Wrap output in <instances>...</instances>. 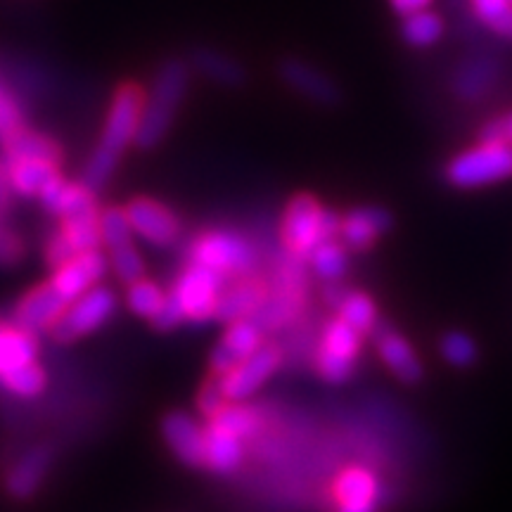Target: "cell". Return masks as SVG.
Returning a JSON list of instances; mask_svg holds the SVG:
<instances>
[{
    "label": "cell",
    "mask_w": 512,
    "mask_h": 512,
    "mask_svg": "<svg viewBox=\"0 0 512 512\" xmlns=\"http://www.w3.org/2000/svg\"><path fill=\"white\" fill-rule=\"evenodd\" d=\"M145 91L136 83H124L114 93L110 112H107L105 128H102L100 143L91 152V157L86 159L81 171V185H86L88 190L98 192L110 183L117 169L121 155L126 152V147L136 143V133L140 124V112H143Z\"/></svg>",
    "instance_id": "6da1fadb"
},
{
    "label": "cell",
    "mask_w": 512,
    "mask_h": 512,
    "mask_svg": "<svg viewBox=\"0 0 512 512\" xmlns=\"http://www.w3.org/2000/svg\"><path fill=\"white\" fill-rule=\"evenodd\" d=\"M190 64L181 57L166 60L152 81L150 93L143 102L140 124L136 133V145L143 150H152L166 138V133L174 126L178 107L188 93Z\"/></svg>",
    "instance_id": "7a4b0ae2"
},
{
    "label": "cell",
    "mask_w": 512,
    "mask_h": 512,
    "mask_svg": "<svg viewBox=\"0 0 512 512\" xmlns=\"http://www.w3.org/2000/svg\"><path fill=\"white\" fill-rule=\"evenodd\" d=\"M190 264H200L223 278H247L254 271L256 252L249 242L230 230H209L192 242Z\"/></svg>",
    "instance_id": "3957f363"
},
{
    "label": "cell",
    "mask_w": 512,
    "mask_h": 512,
    "mask_svg": "<svg viewBox=\"0 0 512 512\" xmlns=\"http://www.w3.org/2000/svg\"><path fill=\"white\" fill-rule=\"evenodd\" d=\"M512 176V143H479L463 155L453 157L446 166V181L453 188L472 190L505 181Z\"/></svg>",
    "instance_id": "277c9868"
},
{
    "label": "cell",
    "mask_w": 512,
    "mask_h": 512,
    "mask_svg": "<svg viewBox=\"0 0 512 512\" xmlns=\"http://www.w3.org/2000/svg\"><path fill=\"white\" fill-rule=\"evenodd\" d=\"M114 309H117V297L110 287L95 285L93 290L81 294L67 306L60 320L50 328L57 342H74V339L91 335V332L100 330L107 320L112 318Z\"/></svg>",
    "instance_id": "5b68a950"
},
{
    "label": "cell",
    "mask_w": 512,
    "mask_h": 512,
    "mask_svg": "<svg viewBox=\"0 0 512 512\" xmlns=\"http://www.w3.org/2000/svg\"><path fill=\"white\" fill-rule=\"evenodd\" d=\"M223 285H226V278H223V275L209 271V268H204L200 264H188L183 268V273L176 278L174 290L169 294L183 309L185 320L204 323V320L214 318L221 292L226 290Z\"/></svg>",
    "instance_id": "8992f818"
},
{
    "label": "cell",
    "mask_w": 512,
    "mask_h": 512,
    "mask_svg": "<svg viewBox=\"0 0 512 512\" xmlns=\"http://www.w3.org/2000/svg\"><path fill=\"white\" fill-rule=\"evenodd\" d=\"M283 363V354L275 344H261L252 356L238 363L233 370H228L226 375L219 377V384L226 394L228 401L242 403L249 396H254L264 387L266 380H271V375L280 368Z\"/></svg>",
    "instance_id": "52a82bcc"
},
{
    "label": "cell",
    "mask_w": 512,
    "mask_h": 512,
    "mask_svg": "<svg viewBox=\"0 0 512 512\" xmlns=\"http://www.w3.org/2000/svg\"><path fill=\"white\" fill-rule=\"evenodd\" d=\"M320 219H323V207L311 195H297L287 204L283 219V240L290 254L304 259L323 242Z\"/></svg>",
    "instance_id": "ba28073f"
},
{
    "label": "cell",
    "mask_w": 512,
    "mask_h": 512,
    "mask_svg": "<svg viewBox=\"0 0 512 512\" xmlns=\"http://www.w3.org/2000/svg\"><path fill=\"white\" fill-rule=\"evenodd\" d=\"M133 233L155 247L174 245L181 235V221L169 207L150 197H138L126 207Z\"/></svg>",
    "instance_id": "9c48e42d"
},
{
    "label": "cell",
    "mask_w": 512,
    "mask_h": 512,
    "mask_svg": "<svg viewBox=\"0 0 512 512\" xmlns=\"http://www.w3.org/2000/svg\"><path fill=\"white\" fill-rule=\"evenodd\" d=\"M107 268L110 266H107L105 254H102L100 249H93V252H83L79 256H74V259H69L67 264H62L60 268H55L50 285L72 304L74 299H79L81 294L93 290V287L105 278Z\"/></svg>",
    "instance_id": "30bf717a"
},
{
    "label": "cell",
    "mask_w": 512,
    "mask_h": 512,
    "mask_svg": "<svg viewBox=\"0 0 512 512\" xmlns=\"http://www.w3.org/2000/svg\"><path fill=\"white\" fill-rule=\"evenodd\" d=\"M261 344H264V330L252 318L235 320V323L228 325L219 347L211 354V368L219 377L226 375L228 370H233L238 363L252 356Z\"/></svg>",
    "instance_id": "8fae6325"
},
{
    "label": "cell",
    "mask_w": 512,
    "mask_h": 512,
    "mask_svg": "<svg viewBox=\"0 0 512 512\" xmlns=\"http://www.w3.org/2000/svg\"><path fill=\"white\" fill-rule=\"evenodd\" d=\"M162 434L171 451L185 465L200 467L207 460V427L188 413H171L162 422Z\"/></svg>",
    "instance_id": "7c38bea8"
},
{
    "label": "cell",
    "mask_w": 512,
    "mask_h": 512,
    "mask_svg": "<svg viewBox=\"0 0 512 512\" xmlns=\"http://www.w3.org/2000/svg\"><path fill=\"white\" fill-rule=\"evenodd\" d=\"M280 76H283V81L292 91L304 95L306 100L316 102V105L330 107L342 100L337 83L328 74H323L309 62L297 60V57H287V60L280 62Z\"/></svg>",
    "instance_id": "4fadbf2b"
},
{
    "label": "cell",
    "mask_w": 512,
    "mask_h": 512,
    "mask_svg": "<svg viewBox=\"0 0 512 512\" xmlns=\"http://www.w3.org/2000/svg\"><path fill=\"white\" fill-rule=\"evenodd\" d=\"M69 302L55 290L53 285H38L36 290H31L15 309V323L19 328L34 332L50 330L60 320V316L67 311Z\"/></svg>",
    "instance_id": "5bb4252c"
},
{
    "label": "cell",
    "mask_w": 512,
    "mask_h": 512,
    "mask_svg": "<svg viewBox=\"0 0 512 512\" xmlns=\"http://www.w3.org/2000/svg\"><path fill=\"white\" fill-rule=\"evenodd\" d=\"M268 297V285L259 278H242L233 287L221 292L219 304H216L214 320L219 323H235V320L252 318L256 309L264 304Z\"/></svg>",
    "instance_id": "9a60e30c"
},
{
    "label": "cell",
    "mask_w": 512,
    "mask_h": 512,
    "mask_svg": "<svg viewBox=\"0 0 512 512\" xmlns=\"http://www.w3.org/2000/svg\"><path fill=\"white\" fill-rule=\"evenodd\" d=\"M375 342H377V351H380L384 366H387L392 373L399 377L403 382H418L422 377V366L415 356V351L411 344L403 339L399 332H394L387 325H375L373 330Z\"/></svg>",
    "instance_id": "2e32d148"
},
{
    "label": "cell",
    "mask_w": 512,
    "mask_h": 512,
    "mask_svg": "<svg viewBox=\"0 0 512 512\" xmlns=\"http://www.w3.org/2000/svg\"><path fill=\"white\" fill-rule=\"evenodd\" d=\"M380 486L373 472L363 467H349L335 482L339 512H373Z\"/></svg>",
    "instance_id": "e0dca14e"
},
{
    "label": "cell",
    "mask_w": 512,
    "mask_h": 512,
    "mask_svg": "<svg viewBox=\"0 0 512 512\" xmlns=\"http://www.w3.org/2000/svg\"><path fill=\"white\" fill-rule=\"evenodd\" d=\"M38 358V339L34 332L19 328L17 323L0 320V377L31 366Z\"/></svg>",
    "instance_id": "ac0fdd59"
},
{
    "label": "cell",
    "mask_w": 512,
    "mask_h": 512,
    "mask_svg": "<svg viewBox=\"0 0 512 512\" xmlns=\"http://www.w3.org/2000/svg\"><path fill=\"white\" fill-rule=\"evenodd\" d=\"M392 226V216L387 209L382 207H361L349 211L342 219V240L354 249H366L380 238L382 233H387Z\"/></svg>",
    "instance_id": "d6986e66"
},
{
    "label": "cell",
    "mask_w": 512,
    "mask_h": 512,
    "mask_svg": "<svg viewBox=\"0 0 512 512\" xmlns=\"http://www.w3.org/2000/svg\"><path fill=\"white\" fill-rule=\"evenodd\" d=\"M3 157L8 162H17V159H31V162H48L57 164L62 162V147L55 143L53 138L43 136V133L29 131V128H17L3 140Z\"/></svg>",
    "instance_id": "ffe728a7"
},
{
    "label": "cell",
    "mask_w": 512,
    "mask_h": 512,
    "mask_svg": "<svg viewBox=\"0 0 512 512\" xmlns=\"http://www.w3.org/2000/svg\"><path fill=\"white\" fill-rule=\"evenodd\" d=\"M188 64L197 74H202L204 79L219 83V86L238 88L247 81L245 67H242L235 57L221 53V50L216 48H207V46L195 48L190 53Z\"/></svg>",
    "instance_id": "44dd1931"
},
{
    "label": "cell",
    "mask_w": 512,
    "mask_h": 512,
    "mask_svg": "<svg viewBox=\"0 0 512 512\" xmlns=\"http://www.w3.org/2000/svg\"><path fill=\"white\" fill-rule=\"evenodd\" d=\"M53 463V448L50 446H34L17 460L8 475V491L15 498H29L36 494L46 477L48 467Z\"/></svg>",
    "instance_id": "7402d4cb"
},
{
    "label": "cell",
    "mask_w": 512,
    "mask_h": 512,
    "mask_svg": "<svg viewBox=\"0 0 512 512\" xmlns=\"http://www.w3.org/2000/svg\"><path fill=\"white\" fill-rule=\"evenodd\" d=\"M242 460H245V444H242V439L209 422L207 460H204V465L219 472V475H230V472L238 470Z\"/></svg>",
    "instance_id": "603a6c76"
},
{
    "label": "cell",
    "mask_w": 512,
    "mask_h": 512,
    "mask_svg": "<svg viewBox=\"0 0 512 512\" xmlns=\"http://www.w3.org/2000/svg\"><path fill=\"white\" fill-rule=\"evenodd\" d=\"M12 192L19 197H38L46 185L60 176V166L48 162H31V159H17L8 162Z\"/></svg>",
    "instance_id": "cb8c5ba5"
},
{
    "label": "cell",
    "mask_w": 512,
    "mask_h": 512,
    "mask_svg": "<svg viewBox=\"0 0 512 512\" xmlns=\"http://www.w3.org/2000/svg\"><path fill=\"white\" fill-rule=\"evenodd\" d=\"M209 422H211V425L221 427V430L235 434V437L247 439V437H254L256 430H259L261 418H259V413H256L252 406H245V403H230L228 401L226 406H223L221 411L216 413Z\"/></svg>",
    "instance_id": "d4e9b609"
},
{
    "label": "cell",
    "mask_w": 512,
    "mask_h": 512,
    "mask_svg": "<svg viewBox=\"0 0 512 512\" xmlns=\"http://www.w3.org/2000/svg\"><path fill=\"white\" fill-rule=\"evenodd\" d=\"M444 24L430 10L413 12V15L403 17V38L408 46L413 48H430L441 38Z\"/></svg>",
    "instance_id": "484cf974"
},
{
    "label": "cell",
    "mask_w": 512,
    "mask_h": 512,
    "mask_svg": "<svg viewBox=\"0 0 512 512\" xmlns=\"http://www.w3.org/2000/svg\"><path fill=\"white\" fill-rule=\"evenodd\" d=\"M339 309V318L344 323H349L351 328L363 332H373L377 325V311L373 299L363 292H347L344 294L342 304L337 306Z\"/></svg>",
    "instance_id": "4316f807"
},
{
    "label": "cell",
    "mask_w": 512,
    "mask_h": 512,
    "mask_svg": "<svg viewBox=\"0 0 512 512\" xmlns=\"http://www.w3.org/2000/svg\"><path fill=\"white\" fill-rule=\"evenodd\" d=\"M98 230H100V242L105 247H110V252L112 249L131 245L133 242L131 221H128L126 209L121 207H110L102 211L98 219Z\"/></svg>",
    "instance_id": "83f0119b"
},
{
    "label": "cell",
    "mask_w": 512,
    "mask_h": 512,
    "mask_svg": "<svg viewBox=\"0 0 512 512\" xmlns=\"http://www.w3.org/2000/svg\"><path fill=\"white\" fill-rule=\"evenodd\" d=\"M309 259L318 278L328 280V283H337L344 271H347V254H344V249L335 240L320 242L309 254Z\"/></svg>",
    "instance_id": "f1b7e54d"
},
{
    "label": "cell",
    "mask_w": 512,
    "mask_h": 512,
    "mask_svg": "<svg viewBox=\"0 0 512 512\" xmlns=\"http://www.w3.org/2000/svg\"><path fill=\"white\" fill-rule=\"evenodd\" d=\"M164 299L166 294L159 290V285L145 278H140L138 283L128 285V292H126L128 309L136 313V316L150 318V320L157 316L159 309H162Z\"/></svg>",
    "instance_id": "f546056e"
},
{
    "label": "cell",
    "mask_w": 512,
    "mask_h": 512,
    "mask_svg": "<svg viewBox=\"0 0 512 512\" xmlns=\"http://www.w3.org/2000/svg\"><path fill=\"white\" fill-rule=\"evenodd\" d=\"M98 219L100 216H91V219H62L60 233L67 238L76 254L93 252V249H98L102 245Z\"/></svg>",
    "instance_id": "4dcf8cb0"
},
{
    "label": "cell",
    "mask_w": 512,
    "mask_h": 512,
    "mask_svg": "<svg viewBox=\"0 0 512 512\" xmlns=\"http://www.w3.org/2000/svg\"><path fill=\"white\" fill-rule=\"evenodd\" d=\"M0 384L10 394L22 396V399H34V396L46 389V373H43V368L38 363H31V366L12 370V373L0 377Z\"/></svg>",
    "instance_id": "1f68e13d"
},
{
    "label": "cell",
    "mask_w": 512,
    "mask_h": 512,
    "mask_svg": "<svg viewBox=\"0 0 512 512\" xmlns=\"http://www.w3.org/2000/svg\"><path fill=\"white\" fill-rule=\"evenodd\" d=\"M323 342V349H328L342 358H349V361H356L358 351H361V332L339 318L332 320L328 328H325Z\"/></svg>",
    "instance_id": "d6a6232c"
},
{
    "label": "cell",
    "mask_w": 512,
    "mask_h": 512,
    "mask_svg": "<svg viewBox=\"0 0 512 512\" xmlns=\"http://www.w3.org/2000/svg\"><path fill=\"white\" fill-rule=\"evenodd\" d=\"M494 83V67L489 62H470L460 69L456 88L460 98H482Z\"/></svg>",
    "instance_id": "836d02e7"
},
{
    "label": "cell",
    "mask_w": 512,
    "mask_h": 512,
    "mask_svg": "<svg viewBox=\"0 0 512 512\" xmlns=\"http://www.w3.org/2000/svg\"><path fill=\"white\" fill-rule=\"evenodd\" d=\"M441 354L451 366L467 368L475 363L477 358V347L472 342V337H467L465 332H448L441 339Z\"/></svg>",
    "instance_id": "e575fe53"
},
{
    "label": "cell",
    "mask_w": 512,
    "mask_h": 512,
    "mask_svg": "<svg viewBox=\"0 0 512 512\" xmlns=\"http://www.w3.org/2000/svg\"><path fill=\"white\" fill-rule=\"evenodd\" d=\"M475 5L477 17L482 19L489 29H494L496 34L505 36L512 24V5L510 0H472Z\"/></svg>",
    "instance_id": "d590c367"
},
{
    "label": "cell",
    "mask_w": 512,
    "mask_h": 512,
    "mask_svg": "<svg viewBox=\"0 0 512 512\" xmlns=\"http://www.w3.org/2000/svg\"><path fill=\"white\" fill-rule=\"evenodd\" d=\"M110 261H112L114 273H117V278L124 280L126 285L138 283V280L145 275V264L143 259H140V254L136 252V247H133V242L131 245L112 249Z\"/></svg>",
    "instance_id": "8d00e7d4"
},
{
    "label": "cell",
    "mask_w": 512,
    "mask_h": 512,
    "mask_svg": "<svg viewBox=\"0 0 512 512\" xmlns=\"http://www.w3.org/2000/svg\"><path fill=\"white\" fill-rule=\"evenodd\" d=\"M316 368L318 373L330 382H344L354 375L356 361H349V358H342L337 354H332L328 349H320L318 358H316Z\"/></svg>",
    "instance_id": "74e56055"
},
{
    "label": "cell",
    "mask_w": 512,
    "mask_h": 512,
    "mask_svg": "<svg viewBox=\"0 0 512 512\" xmlns=\"http://www.w3.org/2000/svg\"><path fill=\"white\" fill-rule=\"evenodd\" d=\"M22 126H24L22 110H19L15 98H12V95L5 91L3 86H0V143H3L10 133H15L17 128H22Z\"/></svg>",
    "instance_id": "f35d334b"
},
{
    "label": "cell",
    "mask_w": 512,
    "mask_h": 512,
    "mask_svg": "<svg viewBox=\"0 0 512 512\" xmlns=\"http://www.w3.org/2000/svg\"><path fill=\"white\" fill-rule=\"evenodd\" d=\"M24 259V240L15 230L0 223V266H15Z\"/></svg>",
    "instance_id": "ab89813d"
},
{
    "label": "cell",
    "mask_w": 512,
    "mask_h": 512,
    "mask_svg": "<svg viewBox=\"0 0 512 512\" xmlns=\"http://www.w3.org/2000/svg\"><path fill=\"white\" fill-rule=\"evenodd\" d=\"M197 403H200V411H202L204 418H209V420L214 418V415L219 413L223 406H226L228 399H226V394H223L219 377L204 384V389L200 392V399H197Z\"/></svg>",
    "instance_id": "60d3db41"
},
{
    "label": "cell",
    "mask_w": 512,
    "mask_h": 512,
    "mask_svg": "<svg viewBox=\"0 0 512 512\" xmlns=\"http://www.w3.org/2000/svg\"><path fill=\"white\" fill-rule=\"evenodd\" d=\"M69 188V181H64L62 176H55L46 188L38 192V200H41L43 209L50 211V214H60L62 202H64V192Z\"/></svg>",
    "instance_id": "b9f144b4"
},
{
    "label": "cell",
    "mask_w": 512,
    "mask_h": 512,
    "mask_svg": "<svg viewBox=\"0 0 512 512\" xmlns=\"http://www.w3.org/2000/svg\"><path fill=\"white\" fill-rule=\"evenodd\" d=\"M74 256H79L72 249V245H69L67 238L60 233V230H55L53 235H50L48 245H46V259L48 264L53 268H60L62 264H67L69 259H74Z\"/></svg>",
    "instance_id": "7bdbcfd3"
},
{
    "label": "cell",
    "mask_w": 512,
    "mask_h": 512,
    "mask_svg": "<svg viewBox=\"0 0 512 512\" xmlns=\"http://www.w3.org/2000/svg\"><path fill=\"white\" fill-rule=\"evenodd\" d=\"M185 320V313L181 306H178V302L171 294H166L164 299V306L159 309V313L155 318H152V323H155V328L159 330H171V328H178Z\"/></svg>",
    "instance_id": "ee69618b"
},
{
    "label": "cell",
    "mask_w": 512,
    "mask_h": 512,
    "mask_svg": "<svg viewBox=\"0 0 512 512\" xmlns=\"http://www.w3.org/2000/svg\"><path fill=\"white\" fill-rule=\"evenodd\" d=\"M12 183H10V169H8V159L0 157V223H5L8 219L10 209H12Z\"/></svg>",
    "instance_id": "f6af8a7d"
},
{
    "label": "cell",
    "mask_w": 512,
    "mask_h": 512,
    "mask_svg": "<svg viewBox=\"0 0 512 512\" xmlns=\"http://www.w3.org/2000/svg\"><path fill=\"white\" fill-rule=\"evenodd\" d=\"M479 140L486 145H501V143H510V133H508V119H494L489 121L479 133Z\"/></svg>",
    "instance_id": "bcb514c9"
},
{
    "label": "cell",
    "mask_w": 512,
    "mask_h": 512,
    "mask_svg": "<svg viewBox=\"0 0 512 512\" xmlns=\"http://www.w3.org/2000/svg\"><path fill=\"white\" fill-rule=\"evenodd\" d=\"M430 3L432 0H392V8L399 12V15L408 17V15H413V12L427 10V5Z\"/></svg>",
    "instance_id": "7dc6e473"
},
{
    "label": "cell",
    "mask_w": 512,
    "mask_h": 512,
    "mask_svg": "<svg viewBox=\"0 0 512 512\" xmlns=\"http://www.w3.org/2000/svg\"><path fill=\"white\" fill-rule=\"evenodd\" d=\"M349 290H342V285H328V290H325V299H328V304H332V306H339L342 304V299H344V294H347Z\"/></svg>",
    "instance_id": "c3c4849f"
},
{
    "label": "cell",
    "mask_w": 512,
    "mask_h": 512,
    "mask_svg": "<svg viewBox=\"0 0 512 512\" xmlns=\"http://www.w3.org/2000/svg\"><path fill=\"white\" fill-rule=\"evenodd\" d=\"M505 119H508V133H510V143H512V114H508Z\"/></svg>",
    "instance_id": "681fc988"
},
{
    "label": "cell",
    "mask_w": 512,
    "mask_h": 512,
    "mask_svg": "<svg viewBox=\"0 0 512 512\" xmlns=\"http://www.w3.org/2000/svg\"><path fill=\"white\" fill-rule=\"evenodd\" d=\"M505 38H512V24H510V29H508V34H505Z\"/></svg>",
    "instance_id": "f907efd6"
},
{
    "label": "cell",
    "mask_w": 512,
    "mask_h": 512,
    "mask_svg": "<svg viewBox=\"0 0 512 512\" xmlns=\"http://www.w3.org/2000/svg\"><path fill=\"white\" fill-rule=\"evenodd\" d=\"M510 5H512V0H510Z\"/></svg>",
    "instance_id": "816d5d0a"
}]
</instances>
